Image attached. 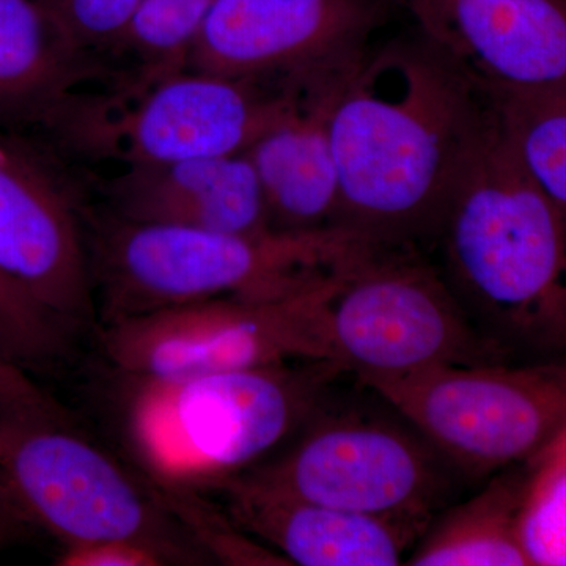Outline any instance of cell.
Returning a JSON list of instances; mask_svg holds the SVG:
<instances>
[{"label":"cell","mask_w":566,"mask_h":566,"mask_svg":"<svg viewBox=\"0 0 566 566\" xmlns=\"http://www.w3.org/2000/svg\"><path fill=\"white\" fill-rule=\"evenodd\" d=\"M531 461L495 472L479 493L444 509L409 551L411 566H532L521 512Z\"/></svg>","instance_id":"obj_18"},{"label":"cell","mask_w":566,"mask_h":566,"mask_svg":"<svg viewBox=\"0 0 566 566\" xmlns=\"http://www.w3.org/2000/svg\"><path fill=\"white\" fill-rule=\"evenodd\" d=\"M65 326L0 270V352L14 363H40L63 349Z\"/></svg>","instance_id":"obj_23"},{"label":"cell","mask_w":566,"mask_h":566,"mask_svg":"<svg viewBox=\"0 0 566 566\" xmlns=\"http://www.w3.org/2000/svg\"><path fill=\"white\" fill-rule=\"evenodd\" d=\"M0 420L3 422H41L63 420L61 406L40 389L21 365L0 352Z\"/></svg>","instance_id":"obj_26"},{"label":"cell","mask_w":566,"mask_h":566,"mask_svg":"<svg viewBox=\"0 0 566 566\" xmlns=\"http://www.w3.org/2000/svg\"><path fill=\"white\" fill-rule=\"evenodd\" d=\"M331 279L283 300L214 297L125 316L103 323L99 340L109 363L137 378L326 360L319 305Z\"/></svg>","instance_id":"obj_9"},{"label":"cell","mask_w":566,"mask_h":566,"mask_svg":"<svg viewBox=\"0 0 566 566\" xmlns=\"http://www.w3.org/2000/svg\"><path fill=\"white\" fill-rule=\"evenodd\" d=\"M488 99L517 158L566 218V87Z\"/></svg>","instance_id":"obj_20"},{"label":"cell","mask_w":566,"mask_h":566,"mask_svg":"<svg viewBox=\"0 0 566 566\" xmlns=\"http://www.w3.org/2000/svg\"><path fill=\"white\" fill-rule=\"evenodd\" d=\"M93 218L103 323L214 297L283 300L334 277L375 244L337 227L234 233Z\"/></svg>","instance_id":"obj_4"},{"label":"cell","mask_w":566,"mask_h":566,"mask_svg":"<svg viewBox=\"0 0 566 566\" xmlns=\"http://www.w3.org/2000/svg\"><path fill=\"white\" fill-rule=\"evenodd\" d=\"M62 566H161L186 560L177 543L153 538H111L65 546Z\"/></svg>","instance_id":"obj_25"},{"label":"cell","mask_w":566,"mask_h":566,"mask_svg":"<svg viewBox=\"0 0 566 566\" xmlns=\"http://www.w3.org/2000/svg\"><path fill=\"white\" fill-rule=\"evenodd\" d=\"M486 98L566 87V0H400Z\"/></svg>","instance_id":"obj_13"},{"label":"cell","mask_w":566,"mask_h":566,"mask_svg":"<svg viewBox=\"0 0 566 566\" xmlns=\"http://www.w3.org/2000/svg\"><path fill=\"white\" fill-rule=\"evenodd\" d=\"M397 10L400 0H216L188 70L304 76L359 59Z\"/></svg>","instance_id":"obj_12"},{"label":"cell","mask_w":566,"mask_h":566,"mask_svg":"<svg viewBox=\"0 0 566 566\" xmlns=\"http://www.w3.org/2000/svg\"><path fill=\"white\" fill-rule=\"evenodd\" d=\"M57 156L0 129V270L63 326L96 315L80 193Z\"/></svg>","instance_id":"obj_11"},{"label":"cell","mask_w":566,"mask_h":566,"mask_svg":"<svg viewBox=\"0 0 566 566\" xmlns=\"http://www.w3.org/2000/svg\"><path fill=\"white\" fill-rule=\"evenodd\" d=\"M468 479L534 460L566 423V357L357 379Z\"/></svg>","instance_id":"obj_8"},{"label":"cell","mask_w":566,"mask_h":566,"mask_svg":"<svg viewBox=\"0 0 566 566\" xmlns=\"http://www.w3.org/2000/svg\"><path fill=\"white\" fill-rule=\"evenodd\" d=\"M216 491L222 494V509L234 523L289 565H400L424 532L389 517L346 512L263 490L241 476Z\"/></svg>","instance_id":"obj_15"},{"label":"cell","mask_w":566,"mask_h":566,"mask_svg":"<svg viewBox=\"0 0 566 566\" xmlns=\"http://www.w3.org/2000/svg\"><path fill=\"white\" fill-rule=\"evenodd\" d=\"M13 520L14 517L0 505V547L7 545L13 535Z\"/></svg>","instance_id":"obj_27"},{"label":"cell","mask_w":566,"mask_h":566,"mask_svg":"<svg viewBox=\"0 0 566 566\" xmlns=\"http://www.w3.org/2000/svg\"><path fill=\"white\" fill-rule=\"evenodd\" d=\"M324 359L356 379L442 364L504 363L416 245L374 244L335 274L319 305Z\"/></svg>","instance_id":"obj_6"},{"label":"cell","mask_w":566,"mask_h":566,"mask_svg":"<svg viewBox=\"0 0 566 566\" xmlns=\"http://www.w3.org/2000/svg\"><path fill=\"white\" fill-rule=\"evenodd\" d=\"M238 476L274 493L424 531L463 475L385 400L381 408L326 400L290 449Z\"/></svg>","instance_id":"obj_7"},{"label":"cell","mask_w":566,"mask_h":566,"mask_svg":"<svg viewBox=\"0 0 566 566\" xmlns=\"http://www.w3.org/2000/svg\"><path fill=\"white\" fill-rule=\"evenodd\" d=\"M344 374L329 360H304L186 378L128 376L126 446L156 493L216 491L296 434Z\"/></svg>","instance_id":"obj_3"},{"label":"cell","mask_w":566,"mask_h":566,"mask_svg":"<svg viewBox=\"0 0 566 566\" xmlns=\"http://www.w3.org/2000/svg\"><path fill=\"white\" fill-rule=\"evenodd\" d=\"M77 92L41 128L69 155L123 166L241 155L283 114L290 80L185 70L142 88Z\"/></svg>","instance_id":"obj_5"},{"label":"cell","mask_w":566,"mask_h":566,"mask_svg":"<svg viewBox=\"0 0 566 566\" xmlns=\"http://www.w3.org/2000/svg\"><path fill=\"white\" fill-rule=\"evenodd\" d=\"M167 512L180 521L203 549L227 565L282 566L285 558L249 535L223 509H216L200 493L158 494Z\"/></svg>","instance_id":"obj_22"},{"label":"cell","mask_w":566,"mask_h":566,"mask_svg":"<svg viewBox=\"0 0 566 566\" xmlns=\"http://www.w3.org/2000/svg\"><path fill=\"white\" fill-rule=\"evenodd\" d=\"M521 538L532 566H566V423L531 460Z\"/></svg>","instance_id":"obj_21"},{"label":"cell","mask_w":566,"mask_h":566,"mask_svg":"<svg viewBox=\"0 0 566 566\" xmlns=\"http://www.w3.org/2000/svg\"><path fill=\"white\" fill-rule=\"evenodd\" d=\"M66 43L81 54H112L140 0H35Z\"/></svg>","instance_id":"obj_24"},{"label":"cell","mask_w":566,"mask_h":566,"mask_svg":"<svg viewBox=\"0 0 566 566\" xmlns=\"http://www.w3.org/2000/svg\"><path fill=\"white\" fill-rule=\"evenodd\" d=\"M0 505L65 546L111 538L175 543L158 493L63 420H0Z\"/></svg>","instance_id":"obj_10"},{"label":"cell","mask_w":566,"mask_h":566,"mask_svg":"<svg viewBox=\"0 0 566 566\" xmlns=\"http://www.w3.org/2000/svg\"><path fill=\"white\" fill-rule=\"evenodd\" d=\"M102 193L111 214L123 221L216 232L273 230L245 153L125 167L102 182Z\"/></svg>","instance_id":"obj_16"},{"label":"cell","mask_w":566,"mask_h":566,"mask_svg":"<svg viewBox=\"0 0 566 566\" xmlns=\"http://www.w3.org/2000/svg\"><path fill=\"white\" fill-rule=\"evenodd\" d=\"M120 77L74 51L35 0H0V129L40 126L85 82Z\"/></svg>","instance_id":"obj_17"},{"label":"cell","mask_w":566,"mask_h":566,"mask_svg":"<svg viewBox=\"0 0 566 566\" xmlns=\"http://www.w3.org/2000/svg\"><path fill=\"white\" fill-rule=\"evenodd\" d=\"M360 59L290 77L289 106L245 151L262 185L271 229L334 227L338 175L331 125L335 103Z\"/></svg>","instance_id":"obj_14"},{"label":"cell","mask_w":566,"mask_h":566,"mask_svg":"<svg viewBox=\"0 0 566 566\" xmlns=\"http://www.w3.org/2000/svg\"><path fill=\"white\" fill-rule=\"evenodd\" d=\"M438 268L488 340L566 357V218L506 140L493 107L433 241Z\"/></svg>","instance_id":"obj_2"},{"label":"cell","mask_w":566,"mask_h":566,"mask_svg":"<svg viewBox=\"0 0 566 566\" xmlns=\"http://www.w3.org/2000/svg\"><path fill=\"white\" fill-rule=\"evenodd\" d=\"M216 0H140L111 55L132 57L118 87L142 88L188 70L189 55Z\"/></svg>","instance_id":"obj_19"},{"label":"cell","mask_w":566,"mask_h":566,"mask_svg":"<svg viewBox=\"0 0 566 566\" xmlns=\"http://www.w3.org/2000/svg\"><path fill=\"white\" fill-rule=\"evenodd\" d=\"M493 104L422 33L371 44L333 114L334 227L387 245H433Z\"/></svg>","instance_id":"obj_1"}]
</instances>
